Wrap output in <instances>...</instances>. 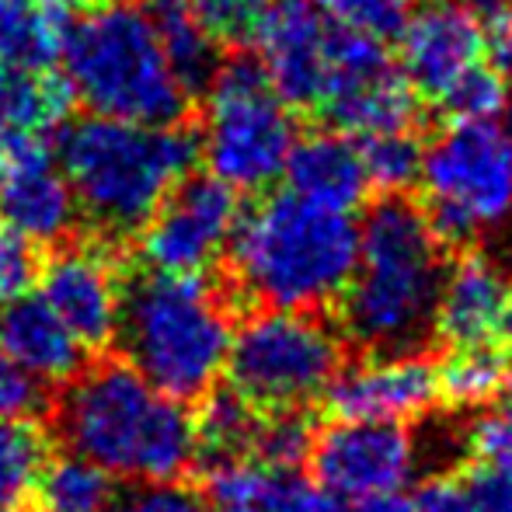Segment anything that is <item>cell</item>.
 I'll list each match as a JSON object with an SVG mask.
<instances>
[{
	"mask_svg": "<svg viewBox=\"0 0 512 512\" xmlns=\"http://www.w3.org/2000/svg\"><path fill=\"white\" fill-rule=\"evenodd\" d=\"M237 192L220 178H182L140 227V258L154 272L203 276L237 227Z\"/></svg>",
	"mask_w": 512,
	"mask_h": 512,
	"instance_id": "obj_11",
	"label": "cell"
},
{
	"mask_svg": "<svg viewBox=\"0 0 512 512\" xmlns=\"http://www.w3.org/2000/svg\"><path fill=\"white\" fill-rule=\"evenodd\" d=\"M35 276H39L35 244H28L25 237L0 223V300L25 293L35 283Z\"/></svg>",
	"mask_w": 512,
	"mask_h": 512,
	"instance_id": "obj_35",
	"label": "cell"
},
{
	"mask_svg": "<svg viewBox=\"0 0 512 512\" xmlns=\"http://www.w3.org/2000/svg\"><path fill=\"white\" fill-rule=\"evenodd\" d=\"M314 481L342 502L405 492L418 471L415 436L401 422H345L335 418L314 436Z\"/></svg>",
	"mask_w": 512,
	"mask_h": 512,
	"instance_id": "obj_12",
	"label": "cell"
},
{
	"mask_svg": "<svg viewBox=\"0 0 512 512\" xmlns=\"http://www.w3.org/2000/svg\"><path fill=\"white\" fill-rule=\"evenodd\" d=\"M140 7L185 88H206L216 70V42L203 32L189 0H140Z\"/></svg>",
	"mask_w": 512,
	"mask_h": 512,
	"instance_id": "obj_23",
	"label": "cell"
},
{
	"mask_svg": "<svg viewBox=\"0 0 512 512\" xmlns=\"http://www.w3.org/2000/svg\"><path fill=\"white\" fill-rule=\"evenodd\" d=\"M457 4H467V7H492L495 0H457Z\"/></svg>",
	"mask_w": 512,
	"mask_h": 512,
	"instance_id": "obj_46",
	"label": "cell"
},
{
	"mask_svg": "<svg viewBox=\"0 0 512 512\" xmlns=\"http://www.w3.org/2000/svg\"><path fill=\"white\" fill-rule=\"evenodd\" d=\"M411 502L415 512H478L460 478H429Z\"/></svg>",
	"mask_w": 512,
	"mask_h": 512,
	"instance_id": "obj_41",
	"label": "cell"
},
{
	"mask_svg": "<svg viewBox=\"0 0 512 512\" xmlns=\"http://www.w3.org/2000/svg\"><path fill=\"white\" fill-rule=\"evenodd\" d=\"M314 436H317V429L304 408H272V415L258 422L251 450H255L258 460H262L265 467H272V471L297 474L310 460Z\"/></svg>",
	"mask_w": 512,
	"mask_h": 512,
	"instance_id": "obj_30",
	"label": "cell"
},
{
	"mask_svg": "<svg viewBox=\"0 0 512 512\" xmlns=\"http://www.w3.org/2000/svg\"><path fill=\"white\" fill-rule=\"evenodd\" d=\"M342 366V338L314 310L265 307L230 335V387L251 405L304 408L317 401Z\"/></svg>",
	"mask_w": 512,
	"mask_h": 512,
	"instance_id": "obj_9",
	"label": "cell"
},
{
	"mask_svg": "<svg viewBox=\"0 0 512 512\" xmlns=\"http://www.w3.org/2000/svg\"><path fill=\"white\" fill-rule=\"evenodd\" d=\"M467 443H471V453L478 457V464H495L512 471V418L506 411L481 415L467 432Z\"/></svg>",
	"mask_w": 512,
	"mask_h": 512,
	"instance_id": "obj_38",
	"label": "cell"
},
{
	"mask_svg": "<svg viewBox=\"0 0 512 512\" xmlns=\"http://www.w3.org/2000/svg\"><path fill=\"white\" fill-rule=\"evenodd\" d=\"M0 220L28 244L67 241L81 220L56 147L42 133H0Z\"/></svg>",
	"mask_w": 512,
	"mask_h": 512,
	"instance_id": "obj_13",
	"label": "cell"
},
{
	"mask_svg": "<svg viewBox=\"0 0 512 512\" xmlns=\"http://www.w3.org/2000/svg\"><path fill=\"white\" fill-rule=\"evenodd\" d=\"M502 398V411H506V415L512 418V377H509V384H506V391L499 394Z\"/></svg>",
	"mask_w": 512,
	"mask_h": 512,
	"instance_id": "obj_44",
	"label": "cell"
},
{
	"mask_svg": "<svg viewBox=\"0 0 512 512\" xmlns=\"http://www.w3.org/2000/svg\"><path fill=\"white\" fill-rule=\"evenodd\" d=\"M331 21L314 0H272L255 32L258 67L290 108H317L328 70Z\"/></svg>",
	"mask_w": 512,
	"mask_h": 512,
	"instance_id": "obj_15",
	"label": "cell"
},
{
	"mask_svg": "<svg viewBox=\"0 0 512 512\" xmlns=\"http://www.w3.org/2000/svg\"><path fill=\"white\" fill-rule=\"evenodd\" d=\"M276 478L279 471L265 467L262 460H213V467L206 474V502L216 512H265Z\"/></svg>",
	"mask_w": 512,
	"mask_h": 512,
	"instance_id": "obj_28",
	"label": "cell"
},
{
	"mask_svg": "<svg viewBox=\"0 0 512 512\" xmlns=\"http://www.w3.org/2000/svg\"><path fill=\"white\" fill-rule=\"evenodd\" d=\"M401 35V74L418 95L439 98L485 56L481 46V21L457 0H432L425 7H411Z\"/></svg>",
	"mask_w": 512,
	"mask_h": 512,
	"instance_id": "obj_17",
	"label": "cell"
},
{
	"mask_svg": "<svg viewBox=\"0 0 512 512\" xmlns=\"http://www.w3.org/2000/svg\"><path fill=\"white\" fill-rule=\"evenodd\" d=\"M464 488L478 512H512V471L509 467L478 464L464 478Z\"/></svg>",
	"mask_w": 512,
	"mask_h": 512,
	"instance_id": "obj_39",
	"label": "cell"
},
{
	"mask_svg": "<svg viewBox=\"0 0 512 512\" xmlns=\"http://www.w3.org/2000/svg\"><path fill=\"white\" fill-rule=\"evenodd\" d=\"M189 4L216 46H244L255 39L272 0H189Z\"/></svg>",
	"mask_w": 512,
	"mask_h": 512,
	"instance_id": "obj_32",
	"label": "cell"
},
{
	"mask_svg": "<svg viewBox=\"0 0 512 512\" xmlns=\"http://www.w3.org/2000/svg\"><path fill=\"white\" fill-rule=\"evenodd\" d=\"M314 4L321 7L331 25L387 39V35H398L415 0H314Z\"/></svg>",
	"mask_w": 512,
	"mask_h": 512,
	"instance_id": "obj_33",
	"label": "cell"
},
{
	"mask_svg": "<svg viewBox=\"0 0 512 512\" xmlns=\"http://www.w3.org/2000/svg\"><path fill=\"white\" fill-rule=\"evenodd\" d=\"M63 4H67L70 11H74V7H84V11H88V7H98V4H105V0H63Z\"/></svg>",
	"mask_w": 512,
	"mask_h": 512,
	"instance_id": "obj_45",
	"label": "cell"
},
{
	"mask_svg": "<svg viewBox=\"0 0 512 512\" xmlns=\"http://www.w3.org/2000/svg\"><path fill=\"white\" fill-rule=\"evenodd\" d=\"M363 168L370 189H380L387 196L411 189L422 175V154L425 147L418 143V136L411 129H387V133L363 136Z\"/></svg>",
	"mask_w": 512,
	"mask_h": 512,
	"instance_id": "obj_29",
	"label": "cell"
},
{
	"mask_svg": "<svg viewBox=\"0 0 512 512\" xmlns=\"http://www.w3.org/2000/svg\"><path fill=\"white\" fill-rule=\"evenodd\" d=\"M70 102L74 95L67 81L53 70L0 63V133H11V129L46 133L67 115Z\"/></svg>",
	"mask_w": 512,
	"mask_h": 512,
	"instance_id": "obj_22",
	"label": "cell"
},
{
	"mask_svg": "<svg viewBox=\"0 0 512 512\" xmlns=\"http://www.w3.org/2000/svg\"><path fill=\"white\" fill-rule=\"evenodd\" d=\"M81 213L98 227L140 230L161 199L189 178L199 140L178 122H133L88 115L70 122L56 143Z\"/></svg>",
	"mask_w": 512,
	"mask_h": 512,
	"instance_id": "obj_4",
	"label": "cell"
},
{
	"mask_svg": "<svg viewBox=\"0 0 512 512\" xmlns=\"http://www.w3.org/2000/svg\"><path fill=\"white\" fill-rule=\"evenodd\" d=\"M237 290L262 307L317 310L349 286L359 255L352 213L279 192L237 216L227 244Z\"/></svg>",
	"mask_w": 512,
	"mask_h": 512,
	"instance_id": "obj_3",
	"label": "cell"
},
{
	"mask_svg": "<svg viewBox=\"0 0 512 512\" xmlns=\"http://www.w3.org/2000/svg\"><path fill=\"white\" fill-rule=\"evenodd\" d=\"M485 11L488 21L481 25V46L492 56V67L512 74V0H495Z\"/></svg>",
	"mask_w": 512,
	"mask_h": 512,
	"instance_id": "obj_40",
	"label": "cell"
},
{
	"mask_svg": "<svg viewBox=\"0 0 512 512\" xmlns=\"http://www.w3.org/2000/svg\"><path fill=\"white\" fill-rule=\"evenodd\" d=\"M443 241L425 209L387 196L359 223V255L338 297L342 331L366 352L418 349L443 286Z\"/></svg>",
	"mask_w": 512,
	"mask_h": 512,
	"instance_id": "obj_2",
	"label": "cell"
},
{
	"mask_svg": "<svg viewBox=\"0 0 512 512\" xmlns=\"http://www.w3.org/2000/svg\"><path fill=\"white\" fill-rule=\"evenodd\" d=\"M283 175L290 178V192L342 213H352L370 192L363 154L342 129H321L293 140Z\"/></svg>",
	"mask_w": 512,
	"mask_h": 512,
	"instance_id": "obj_20",
	"label": "cell"
},
{
	"mask_svg": "<svg viewBox=\"0 0 512 512\" xmlns=\"http://www.w3.org/2000/svg\"><path fill=\"white\" fill-rule=\"evenodd\" d=\"M230 314L203 276L154 272L122 290L115 338L143 380L178 401L213 391L227 366Z\"/></svg>",
	"mask_w": 512,
	"mask_h": 512,
	"instance_id": "obj_5",
	"label": "cell"
},
{
	"mask_svg": "<svg viewBox=\"0 0 512 512\" xmlns=\"http://www.w3.org/2000/svg\"><path fill=\"white\" fill-rule=\"evenodd\" d=\"M196 418V439L199 453H209L213 460L223 457H244L255 443L262 408L251 405L241 391H206L203 408Z\"/></svg>",
	"mask_w": 512,
	"mask_h": 512,
	"instance_id": "obj_26",
	"label": "cell"
},
{
	"mask_svg": "<svg viewBox=\"0 0 512 512\" xmlns=\"http://www.w3.org/2000/svg\"><path fill=\"white\" fill-rule=\"evenodd\" d=\"M512 359L499 345H457L439 366V398L453 408H485L506 391Z\"/></svg>",
	"mask_w": 512,
	"mask_h": 512,
	"instance_id": "obj_25",
	"label": "cell"
},
{
	"mask_svg": "<svg viewBox=\"0 0 512 512\" xmlns=\"http://www.w3.org/2000/svg\"><path fill=\"white\" fill-rule=\"evenodd\" d=\"M425 220L443 244L512 223V133L499 119H457L422 154Z\"/></svg>",
	"mask_w": 512,
	"mask_h": 512,
	"instance_id": "obj_7",
	"label": "cell"
},
{
	"mask_svg": "<svg viewBox=\"0 0 512 512\" xmlns=\"http://www.w3.org/2000/svg\"><path fill=\"white\" fill-rule=\"evenodd\" d=\"M46 464V436L32 418H0V512H21Z\"/></svg>",
	"mask_w": 512,
	"mask_h": 512,
	"instance_id": "obj_27",
	"label": "cell"
},
{
	"mask_svg": "<svg viewBox=\"0 0 512 512\" xmlns=\"http://www.w3.org/2000/svg\"><path fill=\"white\" fill-rule=\"evenodd\" d=\"M56 425L67 446L112 478L178 481L199 457L196 418L126 359L77 370L63 391Z\"/></svg>",
	"mask_w": 512,
	"mask_h": 512,
	"instance_id": "obj_1",
	"label": "cell"
},
{
	"mask_svg": "<svg viewBox=\"0 0 512 512\" xmlns=\"http://www.w3.org/2000/svg\"><path fill=\"white\" fill-rule=\"evenodd\" d=\"M105 512H206V499L178 481H136Z\"/></svg>",
	"mask_w": 512,
	"mask_h": 512,
	"instance_id": "obj_34",
	"label": "cell"
},
{
	"mask_svg": "<svg viewBox=\"0 0 512 512\" xmlns=\"http://www.w3.org/2000/svg\"><path fill=\"white\" fill-rule=\"evenodd\" d=\"M356 512H415V502L401 492L373 495V499L356 502Z\"/></svg>",
	"mask_w": 512,
	"mask_h": 512,
	"instance_id": "obj_42",
	"label": "cell"
},
{
	"mask_svg": "<svg viewBox=\"0 0 512 512\" xmlns=\"http://www.w3.org/2000/svg\"><path fill=\"white\" fill-rule=\"evenodd\" d=\"M199 154L209 175L234 192H262L283 175L297 122L290 105L251 60H234L206 81Z\"/></svg>",
	"mask_w": 512,
	"mask_h": 512,
	"instance_id": "obj_8",
	"label": "cell"
},
{
	"mask_svg": "<svg viewBox=\"0 0 512 512\" xmlns=\"http://www.w3.org/2000/svg\"><path fill=\"white\" fill-rule=\"evenodd\" d=\"M265 512H349L342 499H335L331 492H324L321 485L300 481L297 474H279L276 488H272Z\"/></svg>",
	"mask_w": 512,
	"mask_h": 512,
	"instance_id": "obj_36",
	"label": "cell"
},
{
	"mask_svg": "<svg viewBox=\"0 0 512 512\" xmlns=\"http://www.w3.org/2000/svg\"><path fill=\"white\" fill-rule=\"evenodd\" d=\"M115 499L112 474L81 453L46 457L32 488L35 512H105Z\"/></svg>",
	"mask_w": 512,
	"mask_h": 512,
	"instance_id": "obj_24",
	"label": "cell"
},
{
	"mask_svg": "<svg viewBox=\"0 0 512 512\" xmlns=\"http://www.w3.org/2000/svg\"><path fill=\"white\" fill-rule=\"evenodd\" d=\"M331 418L345 422H415L439 401V366L418 349L373 352L338 366L321 394Z\"/></svg>",
	"mask_w": 512,
	"mask_h": 512,
	"instance_id": "obj_14",
	"label": "cell"
},
{
	"mask_svg": "<svg viewBox=\"0 0 512 512\" xmlns=\"http://www.w3.org/2000/svg\"><path fill=\"white\" fill-rule=\"evenodd\" d=\"M67 88L95 115L133 122H178L189 88L175 74L140 4L105 0L70 25L63 46Z\"/></svg>",
	"mask_w": 512,
	"mask_h": 512,
	"instance_id": "obj_6",
	"label": "cell"
},
{
	"mask_svg": "<svg viewBox=\"0 0 512 512\" xmlns=\"http://www.w3.org/2000/svg\"><path fill=\"white\" fill-rule=\"evenodd\" d=\"M317 112L352 136L408 129L418 112V91L408 84L401 67H394L384 39L335 25Z\"/></svg>",
	"mask_w": 512,
	"mask_h": 512,
	"instance_id": "obj_10",
	"label": "cell"
},
{
	"mask_svg": "<svg viewBox=\"0 0 512 512\" xmlns=\"http://www.w3.org/2000/svg\"><path fill=\"white\" fill-rule=\"evenodd\" d=\"M492 345H499L502 352L512 359V293L506 300V307H502L499 321H495V331H492Z\"/></svg>",
	"mask_w": 512,
	"mask_h": 512,
	"instance_id": "obj_43",
	"label": "cell"
},
{
	"mask_svg": "<svg viewBox=\"0 0 512 512\" xmlns=\"http://www.w3.org/2000/svg\"><path fill=\"white\" fill-rule=\"evenodd\" d=\"M46 405V394L35 377L0 352V418H35Z\"/></svg>",
	"mask_w": 512,
	"mask_h": 512,
	"instance_id": "obj_37",
	"label": "cell"
},
{
	"mask_svg": "<svg viewBox=\"0 0 512 512\" xmlns=\"http://www.w3.org/2000/svg\"><path fill=\"white\" fill-rule=\"evenodd\" d=\"M63 0H0V63L53 70L70 35Z\"/></svg>",
	"mask_w": 512,
	"mask_h": 512,
	"instance_id": "obj_21",
	"label": "cell"
},
{
	"mask_svg": "<svg viewBox=\"0 0 512 512\" xmlns=\"http://www.w3.org/2000/svg\"><path fill=\"white\" fill-rule=\"evenodd\" d=\"M509 293L512 286L499 265L488 262L485 255H464L450 272H443V286L432 310V331L450 349L492 342L495 321Z\"/></svg>",
	"mask_w": 512,
	"mask_h": 512,
	"instance_id": "obj_19",
	"label": "cell"
},
{
	"mask_svg": "<svg viewBox=\"0 0 512 512\" xmlns=\"http://www.w3.org/2000/svg\"><path fill=\"white\" fill-rule=\"evenodd\" d=\"M122 290L112 258L91 244L63 248L39 272V297L84 349H105L115 338Z\"/></svg>",
	"mask_w": 512,
	"mask_h": 512,
	"instance_id": "obj_16",
	"label": "cell"
},
{
	"mask_svg": "<svg viewBox=\"0 0 512 512\" xmlns=\"http://www.w3.org/2000/svg\"><path fill=\"white\" fill-rule=\"evenodd\" d=\"M439 105L450 108L453 119H499L509 105V84L499 67L474 63L443 98Z\"/></svg>",
	"mask_w": 512,
	"mask_h": 512,
	"instance_id": "obj_31",
	"label": "cell"
},
{
	"mask_svg": "<svg viewBox=\"0 0 512 512\" xmlns=\"http://www.w3.org/2000/svg\"><path fill=\"white\" fill-rule=\"evenodd\" d=\"M0 352L14 366L46 384H67L84 366V345L49 310L39 293H18L0 300Z\"/></svg>",
	"mask_w": 512,
	"mask_h": 512,
	"instance_id": "obj_18",
	"label": "cell"
}]
</instances>
